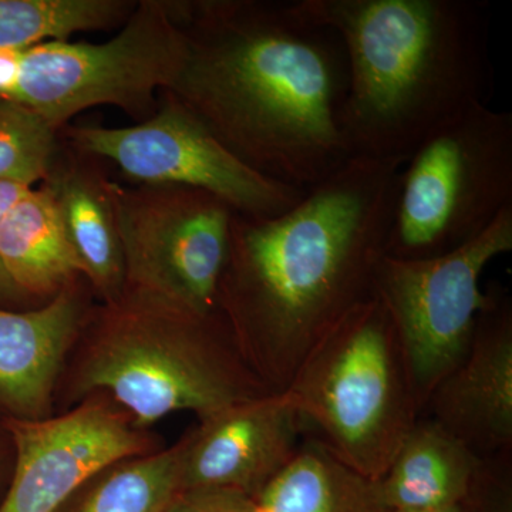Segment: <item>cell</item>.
Returning <instances> with one entry per match:
<instances>
[{
  "label": "cell",
  "mask_w": 512,
  "mask_h": 512,
  "mask_svg": "<svg viewBox=\"0 0 512 512\" xmlns=\"http://www.w3.org/2000/svg\"><path fill=\"white\" fill-rule=\"evenodd\" d=\"M305 429L291 397L268 393L201 420L184 439L180 491L255 495L301 447Z\"/></svg>",
  "instance_id": "12"
},
{
  "label": "cell",
  "mask_w": 512,
  "mask_h": 512,
  "mask_svg": "<svg viewBox=\"0 0 512 512\" xmlns=\"http://www.w3.org/2000/svg\"><path fill=\"white\" fill-rule=\"evenodd\" d=\"M55 130L56 127L33 111L0 101V181L33 187L45 178Z\"/></svg>",
  "instance_id": "21"
},
{
  "label": "cell",
  "mask_w": 512,
  "mask_h": 512,
  "mask_svg": "<svg viewBox=\"0 0 512 512\" xmlns=\"http://www.w3.org/2000/svg\"><path fill=\"white\" fill-rule=\"evenodd\" d=\"M79 323V302L66 291L37 311L0 309V402L20 419H42Z\"/></svg>",
  "instance_id": "15"
},
{
  "label": "cell",
  "mask_w": 512,
  "mask_h": 512,
  "mask_svg": "<svg viewBox=\"0 0 512 512\" xmlns=\"http://www.w3.org/2000/svg\"><path fill=\"white\" fill-rule=\"evenodd\" d=\"M251 498L254 512H387L376 481L360 476L313 439L302 443L288 466Z\"/></svg>",
  "instance_id": "17"
},
{
  "label": "cell",
  "mask_w": 512,
  "mask_h": 512,
  "mask_svg": "<svg viewBox=\"0 0 512 512\" xmlns=\"http://www.w3.org/2000/svg\"><path fill=\"white\" fill-rule=\"evenodd\" d=\"M107 191L134 302L188 318L211 316L227 264L231 207L192 188L165 197H137L114 185Z\"/></svg>",
  "instance_id": "8"
},
{
  "label": "cell",
  "mask_w": 512,
  "mask_h": 512,
  "mask_svg": "<svg viewBox=\"0 0 512 512\" xmlns=\"http://www.w3.org/2000/svg\"><path fill=\"white\" fill-rule=\"evenodd\" d=\"M387 512H470L464 505H451V507L423 508V510H402Z\"/></svg>",
  "instance_id": "25"
},
{
  "label": "cell",
  "mask_w": 512,
  "mask_h": 512,
  "mask_svg": "<svg viewBox=\"0 0 512 512\" xmlns=\"http://www.w3.org/2000/svg\"><path fill=\"white\" fill-rule=\"evenodd\" d=\"M284 392L313 440L370 481L421 417L399 333L375 293L316 343Z\"/></svg>",
  "instance_id": "4"
},
{
  "label": "cell",
  "mask_w": 512,
  "mask_h": 512,
  "mask_svg": "<svg viewBox=\"0 0 512 512\" xmlns=\"http://www.w3.org/2000/svg\"><path fill=\"white\" fill-rule=\"evenodd\" d=\"M15 291V286L10 284V281L8 278H6V275L3 274L2 271H0V296L8 295V293H12Z\"/></svg>",
  "instance_id": "26"
},
{
  "label": "cell",
  "mask_w": 512,
  "mask_h": 512,
  "mask_svg": "<svg viewBox=\"0 0 512 512\" xmlns=\"http://www.w3.org/2000/svg\"><path fill=\"white\" fill-rule=\"evenodd\" d=\"M184 440L123 464L87 495L76 512H164L180 493Z\"/></svg>",
  "instance_id": "20"
},
{
  "label": "cell",
  "mask_w": 512,
  "mask_h": 512,
  "mask_svg": "<svg viewBox=\"0 0 512 512\" xmlns=\"http://www.w3.org/2000/svg\"><path fill=\"white\" fill-rule=\"evenodd\" d=\"M49 185L64 235L83 274L111 298L123 285L124 259L107 187L77 174L64 175Z\"/></svg>",
  "instance_id": "18"
},
{
  "label": "cell",
  "mask_w": 512,
  "mask_h": 512,
  "mask_svg": "<svg viewBox=\"0 0 512 512\" xmlns=\"http://www.w3.org/2000/svg\"><path fill=\"white\" fill-rule=\"evenodd\" d=\"M188 57L187 30L178 28L163 5L147 3L103 45L52 40L20 50L18 80L8 101L53 127L99 104L143 110L157 89H173Z\"/></svg>",
  "instance_id": "7"
},
{
  "label": "cell",
  "mask_w": 512,
  "mask_h": 512,
  "mask_svg": "<svg viewBox=\"0 0 512 512\" xmlns=\"http://www.w3.org/2000/svg\"><path fill=\"white\" fill-rule=\"evenodd\" d=\"M510 207L512 114L474 107L404 161L386 255L448 254L480 237Z\"/></svg>",
  "instance_id": "6"
},
{
  "label": "cell",
  "mask_w": 512,
  "mask_h": 512,
  "mask_svg": "<svg viewBox=\"0 0 512 512\" xmlns=\"http://www.w3.org/2000/svg\"><path fill=\"white\" fill-rule=\"evenodd\" d=\"M164 512H254L251 495L231 490L180 491Z\"/></svg>",
  "instance_id": "22"
},
{
  "label": "cell",
  "mask_w": 512,
  "mask_h": 512,
  "mask_svg": "<svg viewBox=\"0 0 512 512\" xmlns=\"http://www.w3.org/2000/svg\"><path fill=\"white\" fill-rule=\"evenodd\" d=\"M403 164L353 157L282 214L232 217L217 305L269 392H284L316 343L373 295Z\"/></svg>",
  "instance_id": "1"
},
{
  "label": "cell",
  "mask_w": 512,
  "mask_h": 512,
  "mask_svg": "<svg viewBox=\"0 0 512 512\" xmlns=\"http://www.w3.org/2000/svg\"><path fill=\"white\" fill-rule=\"evenodd\" d=\"M82 392L106 390L136 426L168 414L200 420L271 393L207 318H188L133 302L116 313L80 373Z\"/></svg>",
  "instance_id": "5"
},
{
  "label": "cell",
  "mask_w": 512,
  "mask_h": 512,
  "mask_svg": "<svg viewBox=\"0 0 512 512\" xmlns=\"http://www.w3.org/2000/svg\"><path fill=\"white\" fill-rule=\"evenodd\" d=\"M73 138L138 181L208 192L242 217L282 214L306 192L252 170L178 100L138 126L79 128Z\"/></svg>",
  "instance_id": "10"
},
{
  "label": "cell",
  "mask_w": 512,
  "mask_h": 512,
  "mask_svg": "<svg viewBox=\"0 0 512 512\" xmlns=\"http://www.w3.org/2000/svg\"><path fill=\"white\" fill-rule=\"evenodd\" d=\"M511 457L485 460L429 417H420L376 481L387 511L464 505L487 512L511 485Z\"/></svg>",
  "instance_id": "14"
},
{
  "label": "cell",
  "mask_w": 512,
  "mask_h": 512,
  "mask_svg": "<svg viewBox=\"0 0 512 512\" xmlns=\"http://www.w3.org/2000/svg\"><path fill=\"white\" fill-rule=\"evenodd\" d=\"M20 50L0 49V101H8L18 80Z\"/></svg>",
  "instance_id": "23"
},
{
  "label": "cell",
  "mask_w": 512,
  "mask_h": 512,
  "mask_svg": "<svg viewBox=\"0 0 512 512\" xmlns=\"http://www.w3.org/2000/svg\"><path fill=\"white\" fill-rule=\"evenodd\" d=\"M121 3L109 0H0V49H26L103 28Z\"/></svg>",
  "instance_id": "19"
},
{
  "label": "cell",
  "mask_w": 512,
  "mask_h": 512,
  "mask_svg": "<svg viewBox=\"0 0 512 512\" xmlns=\"http://www.w3.org/2000/svg\"><path fill=\"white\" fill-rule=\"evenodd\" d=\"M466 356L431 393L424 413L485 458L511 457L512 302L490 289Z\"/></svg>",
  "instance_id": "13"
},
{
  "label": "cell",
  "mask_w": 512,
  "mask_h": 512,
  "mask_svg": "<svg viewBox=\"0 0 512 512\" xmlns=\"http://www.w3.org/2000/svg\"><path fill=\"white\" fill-rule=\"evenodd\" d=\"M348 57L342 126L352 157L406 161L494 89L481 0H299Z\"/></svg>",
  "instance_id": "3"
},
{
  "label": "cell",
  "mask_w": 512,
  "mask_h": 512,
  "mask_svg": "<svg viewBox=\"0 0 512 512\" xmlns=\"http://www.w3.org/2000/svg\"><path fill=\"white\" fill-rule=\"evenodd\" d=\"M512 249V207L480 237L427 259L384 256L373 293L399 333L421 414L441 380L466 356L488 302L485 268Z\"/></svg>",
  "instance_id": "9"
},
{
  "label": "cell",
  "mask_w": 512,
  "mask_h": 512,
  "mask_svg": "<svg viewBox=\"0 0 512 512\" xmlns=\"http://www.w3.org/2000/svg\"><path fill=\"white\" fill-rule=\"evenodd\" d=\"M15 477L0 512H56L94 474L140 454L146 440L106 404L57 419H12Z\"/></svg>",
  "instance_id": "11"
},
{
  "label": "cell",
  "mask_w": 512,
  "mask_h": 512,
  "mask_svg": "<svg viewBox=\"0 0 512 512\" xmlns=\"http://www.w3.org/2000/svg\"><path fill=\"white\" fill-rule=\"evenodd\" d=\"M30 188L33 187L15 181H0V225L10 210L28 194Z\"/></svg>",
  "instance_id": "24"
},
{
  "label": "cell",
  "mask_w": 512,
  "mask_h": 512,
  "mask_svg": "<svg viewBox=\"0 0 512 512\" xmlns=\"http://www.w3.org/2000/svg\"><path fill=\"white\" fill-rule=\"evenodd\" d=\"M173 90L252 170L308 191L350 158L342 126L349 70L335 30L296 2H218L192 15Z\"/></svg>",
  "instance_id": "2"
},
{
  "label": "cell",
  "mask_w": 512,
  "mask_h": 512,
  "mask_svg": "<svg viewBox=\"0 0 512 512\" xmlns=\"http://www.w3.org/2000/svg\"><path fill=\"white\" fill-rule=\"evenodd\" d=\"M0 271L16 291L46 295L83 274L62 222L52 188H30L0 225Z\"/></svg>",
  "instance_id": "16"
}]
</instances>
